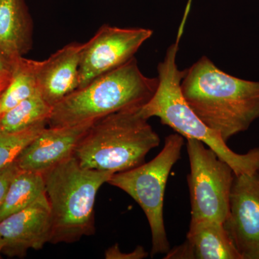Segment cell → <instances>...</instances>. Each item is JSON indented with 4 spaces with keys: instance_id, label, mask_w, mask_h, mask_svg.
Returning a JSON list of instances; mask_svg holds the SVG:
<instances>
[{
    "instance_id": "cell-1",
    "label": "cell",
    "mask_w": 259,
    "mask_h": 259,
    "mask_svg": "<svg viewBox=\"0 0 259 259\" xmlns=\"http://www.w3.org/2000/svg\"><path fill=\"white\" fill-rule=\"evenodd\" d=\"M181 88L194 113L226 143L259 118V81L227 74L207 56L186 69Z\"/></svg>"
},
{
    "instance_id": "cell-2",
    "label": "cell",
    "mask_w": 259,
    "mask_h": 259,
    "mask_svg": "<svg viewBox=\"0 0 259 259\" xmlns=\"http://www.w3.org/2000/svg\"><path fill=\"white\" fill-rule=\"evenodd\" d=\"M183 31L180 26L176 41L168 48L164 59L158 64L157 89L151 100L139 109L140 114L147 120L158 117L163 125L186 139L203 143L231 167L236 176L259 171V147L243 154L232 151L221 135L207 127L186 101L181 88L186 69L181 71L177 64Z\"/></svg>"
},
{
    "instance_id": "cell-3",
    "label": "cell",
    "mask_w": 259,
    "mask_h": 259,
    "mask_svg": "<svg viewBox=\"0 0 259 259\" xmlns=\"http://www.w3.org/2000/svg\"><path fill=\"white\" fill-rule=\"evenodd\" d=\"M158 83V77H148L141 72L134 56L56 104L48 125H80L115 112L137 110L151 100Z\"/></svg>"
},
{
    "instance_id": "cell-4",
    "label": "cell",
    "mask_w": 259,
    "mask_h": 259,
    "mask_svg": "<svg viewBox=\"0 0 259 259\" xmlns=\"http://www.w3.org/2000/svg\"><path fill=\"white\" fill-rule=\"evenodd\" d=\"M42 175L50 206L49 243H74L93 235L97 192L114 174L83 168L72 156Z\"/></svg>"
},
{
    "instance_id": "cell-5",
    "label": "cell",
    "mask_w": 259,
    "mask_h": 259,
    "mask_svg": "<svg viewBox=\"0 0 259 259\" xmlns=\"http://www.w3.org/2000/svg\"><path fill=\"white\" fill-rule=\"evenodd\" d=\"M160 138L137 110L110 114L93 122L74 153L83 168L119 173L143 164Z\"/></svg>"
},
{
    "instance_id": "cell-6",
    "label": "cell",
    "mask_w": 259,
    "mask_h": 259,
    "mask_svg": "<svg viewBox=\"0 0 259 259\" xmlns=\"http://www.w3.org/2000/svg\"><path fill=\"white\" fill-rule=\"evenodd\" d=\"M184 139L177 133L169 135L163 149L153 160L114 174L107 182L124 191L141 206L151 229L152 256L170 250L163 220V199L170 171L180 158Z\"/></svg>"
},
{
    "instance_id": "cell-7",
    "label": "cell",
    "mask_w": 259,
    "mask_h": 259,
    "mask_svg": "<svg viewBox=\"0 0 259 259\" xmlns=\"http://www.w3.org/2000/svg\"><path fill=\"white\" fill-rule=\"evenodd\" d=\"M191 221H226L235 174L228 163L201 141L187 139Z\"/></svg>"
},
{
    "instance_id": "cell-8",
    "label": "cell",
    "mask_w": 259,
    "mask_h": 259,
    "mask_svg": "<svg viewBox=\"0 0 259 259\" xmlns=\"http://www.w3.org/2000/svg\"><path fill=\"white\" fill-rule=\"evenodd\" d=\"M153 33L151 29L102 25L89 41L82 44L79 88L132 59Z\"/></svg>"
},
{
    "instance_id": "cell-9",
    "label": "cell",
    "mask_w": 259,
    "mask_h": 259,
    "mask_svg": "<svg viewBox=\"0 0 259 259\" xmlns=\"http://www.w3.org/2000/svg\"><path fill=\"white\" fill-rule=\"evenodd\" d=\"M223 226L242 259H259V171L235 175Z\"/></svg>"
},
{
    "instance_id": "cell-10",
    "label": "cell",
    "mask_w": 259,
    "mask_h": 259,
    "mask_svg": "<svg viewBox=\"0 0 259 259\" xmlns=\"http://www.w3.org/2000/svg\"><path fill=\"white\" fill-rule=\"evenodd\" d=\"M51 211L47 194L18 212L0 221L3 251L10 255H24L29 249L40 250L49 243Z\"/></svg>"
},
{
    "instance_id": "cell-11",
    "label": "cell",
    "mask_w": 259,
    "mask_h": 259,
    "mask_svg": "<svg viewBox=\"0 0 259 259\" xmlns=\"http://www.w3.org/2000/svg\"><path fill=\"white\" fill-rule=\"evenodd\" d=\"M94 122L64 127H45L22 151L15 162L20 169L44 173L74 156L80 140Z\"/></svg>"
},
{
    "instance_id": "cell-12",
    "label": "cell",
    "mask_w": 259,
    "mask_h": 259,
    "mask_svg": "<svg viewBox=\"0 0 259 259\" xmlns=\"http://www.w3.org/2000/svg\"><path fill=\"white\" fill-rule=\"evenodd\" d=\"M81 47L82 44L71 42L47 60L38 61L37 92L51 107L79 88Z\"/></svg>"
},
{
    "instance_id": "cell-13",
    "label": "cell",
    "mask_w": 259,
    "mask_h": 259,
    "mask_svg": "<svg viewBox=\"0 0 259 259\" xmlns=\"http://www.w3.org/2000/svg\"><path fill=\"white\" fill-rule=\"evenodd\" d=\"M167 259H242L223 226L212 221L190 222L187 241L166 253Z\"/></svg>"
},
{
    "instance_id": "cell-14",
    "label": "cell",
    "mask_w": 259,
    "mask_h": 259,
    "mask_svg": "<svg viewBox=\"0 0 259 259\" xmlns=\"http://www.w3.org/2000/svg\"><path fill=\"white\" fill-rule=\"evenodd\" d=\"M31 19L25 0H0V47L15 59L32 46Z\"/></svg>"
},
{
    "instance_id": "cell-15",
    "label": "cell",
    "mask_w": 259,
    "mask_h": 259,
    "mask_svg": "<svg viewBox=\"0 0 259 259\" xmlns=\"http://www.w3.org/2000/svg\"><path fill=\"white\" fill-rule=\"evenodd\" d=\"M45 194L42 174L20 169L10 183L0 207V221L28 207Z\"/></svg>"
},
{
    "instance_id": "cell-16",
    "label": "cell",
    "mask_w": 259,
    "mask_h": 259,
    "mask_svg": "<svg viewBox=\"0 0 259 259\" xmlns=\"http://www.w3.org/2000/svg\"><path fill=\"white\" fill-rule=\"evenodd\" d=\"M38 61L18 58L9 84L0 96V117L20 102L38 93L37 69Z\"/></svg>"
},
{
    "instance_id": "cell-17",
    "label": "cell",
    "mask_w": 259,
    "mask_h": 259,
    "mask_svg": "<svg viewBox=\"0 0 259 259\" xmlns=\"http://www.w3.org/2000/svg\"><path fill=\"white\" fill-rule=\"evenodd\" d=\"M53 107L38 93L28 97L0 117V127L8 132H19L47 124Z\"/></svg>"
},
{
    "instance_id": "cell-18",
    "label": "cell",
    "mask_w": 259,
    "mask_h": 259,
    "mask_svg": "<svg viewBox=\"0 0 259 259\" xmlns=\"http://www.w3.org/2000/svg\"><path fill=\"white\" fill-rule=\"evenodd\" d=\"M47 125L41 124L19 132H8L0 127V168L16 161L22 151Z\"/></svg>"
},
{
    "instance_id": "cell-19",
    "label": "cell",
    "mask_w": 259,
    "mask_h": 259,
    "mask_svg": "<svg viewBox=\"0 0 259 259\" xmlns=\"http://www.w3.org/2000/svg\"><path fill=\"white\" fill-rule=\"evenodd\" d=\"M20 170L15 161L0 168V207L4 202L10 183Z\"/></svg>"
},
{
    "instance_id": "cell-20",
    "label": "cell",
    "mask_w": 259,
    "mask_h": 259,
    "mask_svg": "<svg viewBox=\"0 0 259 259\" xmlns=\"http://www.w3.org/2000/svg\"><path fill=\"white\" fill-rule=\"evenodd\" d=\"M148 255L147 252L141 245L137 246L131 253H122L118 245L115 244L105 251V258L107 259H142Z\"/></svg>"
},
{
    "instance_id": "cell-21",
    "label": "cell",
    "mask_w": 259,
    "mask_h": 259,
    "mask_svg": "<svg viewBox=\"0 0 259 259\" xmlns=\"http://www.w3.org/2000/svg\"><path fill=\"white\" fill-rule=\"evenodd\" d=\"M18 59L12 57L0 47V74L13 73Z\"/></svg>"
},
{
    "instance_id": "cell-22",
    "label": "cell",
    "mask_w": 259,
    "mask_h": 259,
    "mask_svg": "<svg viewBox=\"0 0 259 259\" xmlns=\"http://www.w3.org/2000/svg\"><path fill=\"white\" fill-rule=\"evenodd\" d=\"M12 74H13V73L0 74V95H2V93L5 91V89L9 84L10 80H11Z\"/></svg>"
},
{
    "instance_id": "cell-23",
    "label": "cell",
    "mask_w": 259,
    "mask_h": 259,
    "mask_svg": "<svg viewBox=\"0 0 259 259\" xmlns=\"http://www.w3.org/2000/svg\"><path fill=\"white\" fill-rule=\"evenodd\" d=\"M5 248V243L3 241V238L0 236V254H1L2 252L3 251Z\"/></svg>"
},
{
    "instance_id": "cell-24",
    "label": "cell",
    "mask_w": 259,
    "mask_h": 259,
    "mask_svg": "<svg viewBox=\"0 0 259 259\" xmlns=\"http://www.w3.org/2000/svg\"><path fill=\"white\" fill-rule=\"evenodd\" d=\"M0 96H1V95H0Z\"/></svg>"
}]
</instances>
